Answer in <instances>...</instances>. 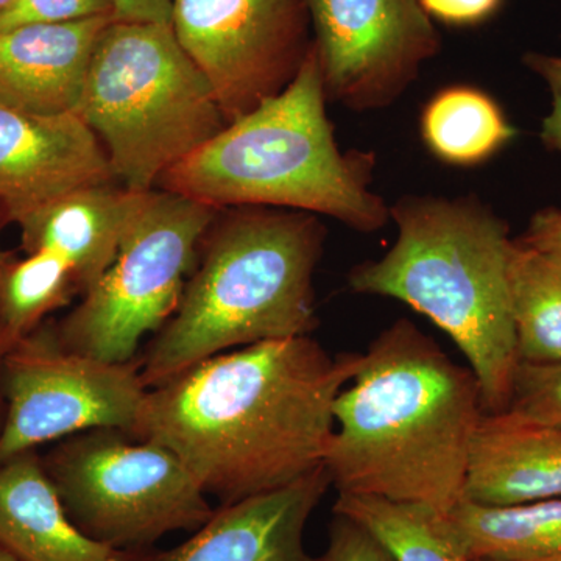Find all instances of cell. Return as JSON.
Returning <instances> with one entry per match:
<instances>
[{"instance_id": "cb8c5ba5", "label": "cell", "mask_w": 561, "mask_h": 561, "mask_svg": "<svg viewBox=\"0 0 561 561\" xmlns=\"http://www.w3.org/2000/svg\"><path fill=\"white\" fill-rule=\"evenodd\" d=\"M113 16L108 0H11L0 11V32L25 25L65 24Z\"/></svg>"}, {"instance_id": "1f68e13d", "label": "cell", "mask_w": 561, "mask_h": 561, "mask_svg": "<svg viewBox=\"0 0 561 561\" xmlns=\"http://www.w3.org/2000/svg\"><path fill=\"white\" fill-rule=\"evenodd\" d=\"M524 561H561V552L556 556L542 557V559L524 560Z\"/></svg>"}, {"instance_id": "d6a6232c", "label": "cell", "mask_w": 561, "mask_h": 561, "mask_svg": "<svg viewBox=\"0 0 561 561\" xmlns=\"http://www.w3.org/2000/svg\"><path fill=\"white\" fill-rule=\"evenodd\" d=\"M10 2L11 0H0V11L5 9V7L9 5Z\"/></svg>"}, {"instance_id": "f1b7e54d", "label": "cell", "mask_w": 561, "mask_h": 561, "mask_svg": "<svg viewBox=\"0 0 561 561\" xmlns=\"http://www.w3.org/2000/svg\"><path fill=\"white\" fill-rule=\"evenodd\" d=\"M114 21L171 25L172 0H108Z\"/></svg>"}, {"instance_id": "7a4b0ae2", "label": "cell", "mask_w": 561, "mask_h": 561, "mask_svg": "<svg viewBox=\"0 0 561 561\" xmlns=\"http://www.w3.org/2000/svg\"><path fill=\"white\" fill-rule=\"evenodd\" d=\"M324 467L339 494L448 513L465 497L485 415L470 367L456 364L411 320L386 328L335 398Z\"/></svg>"}, {"instance_id": "8fae6325", "label": "cell", "mask_w": 561, "mask_h": 561, "mask_svg": "<svg viewBox=\"0 0 561 561\" xmlns=\"http://www.w3.org/2000/svg\"><path fill=\"white\" fill-rule=\"evenodd\" d=\"M328 99L357 113L390 106L442 49L420 0H305Z\"/></svg>"}, {"instance_id": "5b68a950", "label": "cell", "mask_w": 561, "mask_h": 561, "mask_svg": "<svg viewBox=\"0 0 561 561\" xmlns=\"http://www.w3.org/2000/svg\"><path fill=\"white\" fill-rule=\"evenodd\" d=\"M398 236L376 261L348 273L356 294L394 298L427 317L463 353L485 413L511 400L518 367L508 291V227L474 197H402L390 206Z\"/></svg>"}, {"instance_id": "f546056e", "label": "cell", "mask_w": 561, "mask_h": 561, "mask_svg": "<svg viewBox=\"0 0 561 561\" xmlns=\"http://www.w3.org/2000/svg\"><path fill=\"white\" fill-rule=\"evenodd\" d=\"M11 348V342L7 337L5 332L0 328V375H2V362L7 351ZM3 416H5V400H3L2 387H0V427H2Z\"/></svg>"}, {"instance_id": "4316f807", "label": "cell", "mask_w": 561, "mask_h": 561, "mask_svg": "<svg viewBox=\"0 0 561 561\" xmlns=\"http://www.w3.org/2000/svg\"><path fill=\"white\" fill-rule=\"evenodd\" d=\"M502 0H420L423 10L445 24L476 25L489 20Z\"/></svg>"}, {"instance_id": "d6986e66", "label": "cell", "mask_w": 561, "mask_h": 561, "mask_svg": "<svg viewBox=\"0 0 561 561\" xmlns=\"http://www.w3.org/2000/svg\"><path fill=\"white\" fill-rule=\"evenodd\" d=\"M508 291L519 362L561 360V260L513 239Z\"/></svg>"}, {"instance_id": "ffe728a7", "label": "cell", "mask_w": 561, "mask_h": 561, "mask_svg": "<svg viewBox=\"0 0 561 561\" xmlns=\"http://www.w3.org/2000/svg\"><path fill=\"white\" fill-rule=\"evenodd\" d=\"M421 135L438 160L472 165L493 157L515 130L490 95L474 88L456 87L438 92L427 103Z\"/></svg>"}, {"instance_id": "2e32d148", "label": "cell", "mask_w": 561, "mask_h": 561, "mask_svg": "<svg viewBox=\"0 0 561 561\" xmlns=\"http://www.w3.org/2000/svg\"><path fill=\"white\" fill-rule=\"evenodd\" d=\"M561 497V427L485 413L472 445L463 500L513 505Z\"/></svg>"}, {"instance_id": "5bb4252c", "label": "cell", "mask_w": 561, "mask_h": 561, "mask_svg": "<svg viewBox=\"0 0 561 561\" xmlns=\"http://www.w3.org/2000/svg\"><path fill=\"white\" fill-rule=\"evenodd\" d=\"M113 16L0 32V103L38 116L79 113L95 44Z\"/></svg>"}, {"instance_id": "603a6c76", "label": "cell", "mask_w": 561, "mask_h": 561, "mask_svg": "<svg viewBox=\"0 0 561 561\" xmlns=\"http://www.w3.org/2000/svg\"><path fill=\"white\" fill-rule=\"evenodd\" d=\"M504 412L527 423L561 427V360L518 362Z\"/></svg>"}, {"instance_id": "484cf974", "label": "cell", "mask_w": 561, "mask_h": 561, "mask_svg": "<svg viewBox=\"0 0 561 561\" xmlns=\"http://www.w3.org/2000/svg\"><path fill=\"white\" fill-rule=\"evenodd\" d=\"M523 61L551 92V111L542 121L540 138L546 149L561 153V55L529 51Z\"/></svg>"}, {"instance_id": "9a60e30c", "label": "cell", "mask_w": 561, "mask_h": 561, "mask_svg": "<svg viewBox=\"0 0 561 561\" xmlns=\"http://www.w3.org/2000/svg\"><path fill=\"white\" fill-rule=\"evenodd\" d=\"M146 194L116 183L70 192L18 225L22 249L57 254L84 295L113 264Z\"/></svg>"}, {"instance_id": "836d02e7", "label": "cell", "mask_w": 561, "mask_h": 561, "mask_svg": "<svg viewBox=\"0 0 561 561\" xmlns=\"http://www.w3.org/2000/svg\"><path fill=\"white\" fill-rule=\"evenodd\" d=\"M9 256L10 254L3 253V251L0 250V264H2V262L5 261Z\"/></svg>"}, {"instance_id": "4fadbf2b", "label": "cell", "mask_w": 561, "mask_h": 561, "mask_svg": "<svg viewBox=\"0 0 561 561\" xmlns=\"http://www.w3.org/2000/svg\"><path fill=\"white\" fill-rule=\"evenodd\" d=\"M330 486L321 465L283 489L220 505L175 548L130 551L127 561H320L306 551L305 530Z\"/></svg>"}, {"instance_id": "30bf717a", "label": "cell", "mask_w": 561, "mask_h": 561, "mask_svg": "<svg viewBox=\"0 0 561 561\" xmlns=\"http://www.w3.org/2000/svg\"><path fill=\"white\" fill-rule=\"evenodd\" d=\"M171 27L228 124L283 91L312 47L305 0H172Z\"/></svg>"}, {"instance_id": "44dd1931", "label": "cell", "mask_w": 561, "mask_h": 561, "mask_svg": "<svg viewBox=\"0 0 561 561\" xmlns=\"http://www.w3.org/2000/svg\"><path fill=\"white\" fill-rule=\"evenodd\" d=\"M80 294L68 264L50 251H33L0 264V328L11 345L27 337L47 317Z\"/></svg>"}, {"instance_id": "ac0fdd59", "label": "cell", "mask_w": 561, "mask_h": 561, "mask_svg": "<svg viewBox=\"0 0 561 561\" xmlns=\"http://www.w3.org/2000/svg\"><path fill=\"white\" fill-rule=\"evenodd\" d=\"M443 529L470 561H524L561 552V497L513 505L461 500Z\"/></svg>"}, {"instance_id": "d4e9b609", "label": "cell", "mask_w": 561, "mask_h": 561, "mask_svg": "<svg viewBox=\"0 0 561 561\" xmlns=\"http://www.w3.org/2000/svg\"><path fill=\"white\" fill-rule=\"evenodd\" d=\"M320 561H394L389 549L367 527L334 513L330 545Z\"/></svg>"}, {"instance_id": "ba28073f", "label": "cell", "mask_w": 561, "mask_h": 561, "mask_svg": "<svg viewBox=\"0 0 561 561\" xmlns=\"http://www.w3.org/2000/svg\"><path fill=\"white\" fill-rule=\"evenodd\" d=\"M219 210L168 191H150L108 271L55 323L66 348L127 364L179 308L187 273Z\"/></svg>"}, {"instance_id": "3957f363", "label": "cell", "mask_w": 561, "mask_h": 561, "mask_svg": "<svg viewBox=\"0 0 561 561\" xmlns=\"http://www.w3.org/2000/svg\"><path fill=\"white\" fill-rule=\"evenodd\" d=\"M327 228L302 210L230 208L202 241L179 308L138 357L149 389L227 351L319 328L313 276Z\"/></svg>"}, {"instance_id": "7c38bea8", "label": "cell", "mask_w": 561, "mask_h": 561, "mask_svg": "<svg viewBox=\"0 0 561 561\" xmlns=\"http://www.w3.org/2000/svg\"><path fill=\"white\" fill-rule=\"evenodd\" d=\"M117 183L80 114L38 116L0 103V216L22 220L70 192Z\"/></svg>"}, {"instance_id": "7402d4cb", "label": "cell", "mask_w": 561, "mask_h": 561, "mask_svg": "<svg viewBox=\"0 0 561 561\" xmlns=\"http://www.w3.org/2000/svg\"><path fill=\"white\" fill-rule=\"evenodd\" d=\"M332 511L367 527L394 561H470L443 529L442 513L426 505L339 494Z\"/></svg>"}, {"instance_id": "277c9868", "label": "cell", "mask_w": 561, "mask_h": 561, "mask_svg": "<svg viewBox=\"0 0 561 561\" xmlns=\"http://www.w3.org/2000/svg\"><path fill=\"white\" fill-rule=\"evenodd\" d=\"M327 101L312 44L283 91L225 125L158 184L217 210H302L359 232L379 231L391 219L390 206L371 191L376 154L341 150Z\"/></svg>"}, {"instance_id": "9c48e42d", "label": "cell", "mask_w": 561, "mask_h": 561, "mask_svg": "<svg viewBox=\"0 0 561 561\" xmlns=\"http://www.w3.org/2000/svg\"><path fill=\"white\" fill-rule=\"evenodd\" d=\"M0 387V465L79 432L131 434L149 391L138 359L114 364L66 348L49 320L7 351Z\"/></svg>"}, {"instance_id": "83f0119b", "label": "cell", "mask_w": 561, "mask_h": 561, "mask_svg": "<svg viewBox=\"0 0 561 561\" xmlns=\"http://www.w3.org/2000/svg\"><path fill=\"white\" fill-rule=\"evenodd\" d=\"M519 241L561 260V209L538 210Z\"/></svg>"}, {"instance_id": "e0dca14e", "label": "cell", "mask_w": 561, "mask_h": 561, "mask_svg": "<svg viewBox=\"0 0 561 561\" xmlns=\"http://www.w3.org/2000/svg\"><path fill=\"white\" fill-rule=\"evenodd\" d=\"M0 546L20 561H127L72 523L38 451L0 465Z\"/></svg>"}, {"instance_id": "8992f818", "label": "cell", "mask_w": 561, "mask_h": 561, "mask_svg": "<svg viewBox=\"0 0 561 561\" xmlns=\"http://www.w3.org/2000/svg\"><path fill=\"white\" fill-rule=\"evenodd\" d=\"M79 114L114 179L150 192L228 124L213 87L171 25L113 21L92 54Z\"/></svg>"}, {"instance_id": "4dcf8cb0", "label": "cell", "mask_w": 561, "mask_h": 561, "mask_svg": "<svg viewBox=\"0 0 561 561\" xmlns=\"http://www.w3.org/2000/svg\"><path fill=\"white\" fill-rule=\"evenodd\" d=\"M0 561H20L16 559V557L13 556V553H10L7 551L3 546H0Z\"/></svg>"}, {"instance_id": "6da1fadb", "label": "cell", "mask_w": 561, "mask_h": 561, "mask_svg": "<svg viewBox=\"0 0 561 561\" xmlns=\"http://www.w3.org/2000/svg\"><path fill=\"white\" fill-rule=\"evenodd\" d=\"M359 364L311 335L227 351L149 389L130 435L179 456L220 505L279 490L324 465Z\"/></svg>"}, {"instance_id": "52a82bcc", "label": "cell", "mask_w": 561, "mask_h": 561, "mask_svg": "<svg viewBox=\"0 0 561 561\" xmlns=\"http://www.w3.org/2000/svg\"><path fill=\"white\" fill-rule=\"evenodd\" d=\"M41 460L72 523L119 551L198 530L216 511L179 456L121 430L70 435Z\"/></svg>"}]
</instances>
